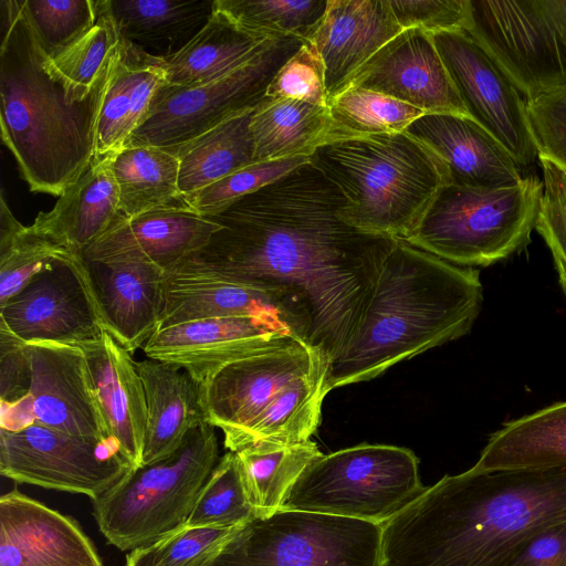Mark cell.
Listing matches in <instances>:
<instances>
[{"label": "cell", "instance_id": "1", "mask_svg": "<svg viewBox=\"0 0 566 566\" xmlns=\"http://www.w3.org/2000/svg\"><path fill=\"white\" fill-rule=\"evenodd\" d=\"M345 203L308 161L209 217L220 229L171 271L284 294L305 343L328 365L358 324L397 240L347 223Z\"/></svg>", "mask_w": 566, "mask_h": 566}, {"label": "cell", "instance_id": "2", "mask_svg": "<svg viewBox=\"0 0 566 566\" xmlns=\"http://www.w3.org/2000/svg\"><path fill=\"white\" fill-rule=\"evenodd\" d=\"M566 522V468L444 475L382 525L381 566H505Z\"/></svg>", "mask_w": 566, "mask_h": 566}, {"label": "cell", "instance_id": "3", "mask_svg": "<svg viewBox=\"0 0 566 566\" xmlns=\"http://www.w3.org/2000/svg\"><path fill=\"white\" fill-rule=\"evenodd\" d=\"M0 8L1 139L31 191L60 197L95 163L115 51L91 90L74 86L42 48L22 0H1Z\"/></svg>", "mask_w": 566, "mask_h": 566}, {"label": "cell", "instance_id": "4", "mask_svg": "<svg viewBox=\"0 0 566 566\" xmlns=\"http://www.w3.org/2000/svg\"><path fill=\"white\" fill-rule=\"evenodd\" d=\"M482 302L476 269L397 239L358 324L327 365L326 392L370 380L399 361L464 336Z\"/></svg>", "mask_w": 566, "mask_h": 566}, {"label": "cell", "instance_id": "5", "mask_svg": "<svg viewBox=\"0 0 566 566\" xmlns=\"http://www.w3.org/2000/svg\"><path fill=\"white\" fill-rule=\"evenodd\" d=\"M310 161L345 197L342 217L347 223L401 240L450 184L439 157L406 132L329 140Z\"/></svg>", "mask_w": 566, "mask_h": 566}, {"label": "cell", "instance_id": "6", "mask_svg": "<svg viewBox=\"0 0 566 566\" xmlns=\"http://www.w3.org/2000/svg\"><path fill=\"white\" fill-rule=\"evenodd\" d=\"M218 461L214 427L205 422L191 429L175 452L133 469L92 500L101 533L118 549L130 552L185 527Z\"/></svg>", "mask_w": 566, "mask_h": 566}, {"label": "cell", "instance_id": "7", "mask_svg": "<svg viewBox=\"0 0 566 566\" xmlns=\"http://www.w3.org/2000/svg\"><path fill=\"white\" fill-rule=\"evenodd\" d=\"M543 182L535 177L504 187L447 185L403 241L460 266H488L531 240Z\"/></svg>", "mask_w": 566, "mask_h": 566}, {"label": "cell", "instance_id": "8", "mask_svg": "<svg viewBox=\"0 0 566 566\" xmlns=\"http://www.w3.org/2000/svg\"><path fill=\"white\" fill-rule=\"evenodd\" d=\"M424 489L418 458L411 450L360 443L322 454L312 462L290 490L281 510L384 525Z\"/></svg>", "mask_w": 566, "mask_h": 566}, {"label": "cell", "instance_id": "9", "mask_svg": "<svg viewBox=\"0 0 566 566\" xmlns=\"http://www.w3.org/2000/svg\"><path fill=\"white\" fill-rule=\"evenodd\" d=\"M382 525L280 510L242 525L209 566H381Z\"/></svg>", "mask_w": 566, "mask_h": 566}, {"label": "cell", "instance_id": "10", "mask_svg": "<svg viewBox=\"0 0 566 566\" xmlns=\"http://www.w3.org/2000/svg\"><path fill=\"white\" fill-rule=\"evenodd\" d=\"M303 43L296 38H277L253 59L217 78L190 86L166 83L126 146L176 148L255 108L275 73Z\"/></svg>", "mask_w": 566, "mask_h": 566}, {"label": "cell", "instance_id": "11", "mask_svg": "<svg viewBox=\"0 0 566 566\" xmlns=\"http://www.w3.org/2000/svg\"><path fill=\"white\" fill-rule=\"evenodd\" d=\"M133 469L114 446L38 423L18 431L0 429V473L17 483L94 500Z\"/></svg>", "mask_w": 566, "mask_h": 566}, {"label": "cell", "instance_id": "12", "mask_svg": "<svg viewBox=\"0 0 566 566\" xmlns=\"http://www.w3.org/2000/svg\"><path fill=\"white\" fill-rule=\"evenodd\" d=\"M467 31L525 101L566 86L556 38L537 0H470Z\"/></svg>", "mask_w": 566, "mask_h": 566}, {"label": "cell", "instance_id": "13", "mask_svg": "<svg viewBox=\"0 0 566 566\" xmlns=\"http://www.w3.org/2000/svg\"><path fill=\"white\" fill-rule=\"evenodd\" d=\"M432 38L469 116L521 169L533 164L537 151L520 91L467 31L437 32Z\"/></svg>", "mask_w": 566, "mask_h": 566}, {"label": "cell", "instance_id": "14", "mask_svg": "<svg viewBox=\"0 0 566 566\" xmlns=\"http://www.w3.org/2000/svg\"><path fill=\"white\" fill-rule=\"evenodd\" d=\"M327 364L300 338L289 336L220 369L201 387L206 420L223 437L245 428L290 382Z\"/></svg>", "mask_w": 566, "mask_h": 566}, {"label": "cell", "instance_id": "15", "mask_svg": "<svg viewBox=\"0 0 566 566\" xmlns=\"http://www.w3.org/2000/svg\"><path fill=\"white\" fill-rule=\"evenodd\" d=\"M0 321L24 343L80 346L104 332L78 255L57 262L0 305Z\"/></svg>", "mask_w": 566, "mask_h": 566}, {"label": "cell", "instance_id": "16", "mask_svg": "<svg viewBox=\"0 0 566 566\" xmlns=\"http://www.w3.org/2000/svg\"><path fill=\"white\" fill-rule=\"evenodd\" d=\"M25 344L31 365L28 396L34 423L117 448L83 349L51 342Z\"/></svg>", "mask_w": 566, "mask_h": 566}, {"label": "cell", "instance_id": "17", "mask_svg": "<svg viewBox=\"0 0 566 566\" xmlns=\"http://www.w3.org/2000/svg\"><path fill=\"white\" fill-rule=\"evenodd\" d=\"M289 336L296 337L264 317H211L159 328L144 352L147 358L180 366L202 387L224 366Z\"/></svg>", "mask_w": 566, "mask_h": 566}, {"label": "cell", "instance_id": "18", "mask_svg": "<svg viewBox=\"0 0 566 566\" xmlns=\"http://www.w3.org/2000/svg\"><path fill=\"white\" fill-rule=\"evenodd\" d=\"M220 224L184 202L132 218L120 212L111 228L78 256L91 262H142L166 273L207 244Z\"/></svg>", "mask_w": 566, "mask_h": 566}, {"label": "cell", "instance_id": "19", "mask_svg": "<svg viewBox=\"0 0 566 566\" xmlns=\"http://www.w3.org/2000/svg\"><path fill=\"white\" fill-rule=\"evenodd\" d=\"M350 87L387 95L426 113L469 116L432 33L421 29L399 33L357 73Z\"/></svg>", "mask_w": 566, "mask_h": 566}, {"label": "cell", "instance_id": "20", "mask_svg": "<svg viewBox=\"0 0 566 566\" xmlns=\"http://www.w3.org/2000/svg\"><path fill=\"white\" fill-rule=\"evenodd\" d=\"M0 566H103L80 524L13 489L0 497Z\"/></svg>", "mask_w": 566, "mask_h": 566}, {"label": "cell", "instance_id": "21", "mask_svg": "<svg viewBox=\"0 0 566 566\" xmlns=\"http://www.w3.org/2000/svg\"><path fill=\"white\" fill-rule=\"evenodd\" d=\"M402 31L389 0H328L319 24L304 42L323 64L327 102Z\"/></svg>", "mask_w": 566, "mask_h": 566}, {"label": "cell", "instance_id": "22", "mask_svg": "<svg viewBox=\"0 0 566 566\" xmlns=\"http://www.w3.org/2000/svg\"><path fill=\"white\" fill-rule=\"evenodd\" d=\"M82 260L103 331L135 352L160 327L165 272L149 263Z\"/></svg>", "mask_w": 566, "mask_h": 566}, {"label": "cell", "instance_id": "23", "mask_svg": "<svg viewBox=\"0 0 566 566\" xmlns=\"http://www.w3.org/2000/svg\"><path fill=\"white\" fill-rule=\"evenodd\" d=\"M405 132L439 157L451 185L493 188L523 179L507 150L470 116L427 113Z\"/></svg>", "mask_w": 566, "mask_h": 566}, {"label": "cell", "instance_id": "24", "mask_svg": "<svg viewBox=\"0 0 566 566\" xmlns=\"http://www.w3.org/2000/svg\"><path fill=\"white\" fill-rule=\"evenodd\" d=\"M227 316L269 318L305 342L296 312L280 292L185 271L165 274V306L159 328Z\"/></svg>", "mask_w": 566, "mask_h": 566}, {"label": "cell", "instance_id": "25", "mask_svg": "<svg viewBox=\"0 0 566 566\" xmlns=\"http://www.w3.org/2000/svg\"><path fill=\"white\" fill-rule=\"evenodd\" d=\"M80 347L85 354L111 438L134 469L142 467L147 406L132 353L106 332Z\"/></svg>", "mask_w": 566, "mask_h": 566}, {"label": "cell", "instance_id": "26", "mask_svg": "<svg viewBox=\"0 0 566 566\" xmlns=\"http://www.w3.org/2000/svg\"><path fill=\"white\" fill-rule=\"evenodd\" d=\"M159 61L120 36L97 118L94 164L124 148L143 123L155 94L167 83Z\"/></svg>", "mask_w": 566, "mask_h": 566}, {"label": "cell", "instance_id": "27", "mask_svg": "<svg viewBox=\"0 0 566 566\" xmlns=\"http://www.w3.org/2000/svg\"><path fill=\"white\" fill-rule=\"evenodd\" d=\"M147 421L142 465L175 452L188 432L207 422L200 385L180 366L147 358L136 361Z\"/></svg>", "mask_w": 566, "mask_h": 566}, {"label": "cell", "instance_id": "28", "mask_svg": "<svg viewBox=\"0 0 566 566\" xmlns=\"http://www.w3.org/2000/svg\"><path fill=\"white\" fill-rule=\"evenodd\" d=\"M119 213V190L107 159L94 164L29 228L74 255L98 240Z\"/></svg>", "mask_w": 566, "mask_h": 566}, {"label": "cell", "instance_id": "29", "mask_svg": "<svg viewBox=\"0 0 566 566\" xmlns=\"http://www.w3.org/2000/svg\"><path fill=\"white\" fill-rule=\"evenodd\" d=\"M566 468V401L511 420L493 432L475 472Z\"/></svg>", "mask_w": 566, "mask_h": 566}, {"label": "cell", "instance_id": "30", "mask_svg": "<svg viewBox=\"0 0 566 566\" xmlns=\"http://www.w3.org/2000/svg\"><path fill=\"white\" fill-rule=\"evenodd\" d=\"M254 161L308 156L321 145L353 135L337 127L328 106L265 97L252 112Z\"/></svg>", "mask_w": 566, "mask_h": 566}, {"label": "cell", "instance_id": "31", "mask_svg": "<svg viewBox=\"0 0 566 566\" xmlns=\"http://www.w3.org/2000/svg\"><path fill=\"white\" fill-rule=\"evenodd\" d=\"M120 36L159 59L172 56L207 24L214 0H109Z\"/></svg>", "mask_w": 566, "mask_h": 566}, {"label": "cell", "instance_id": "32", "mask_svg": "<svg viewBox=\"0 0 566 566\" xmlns=\"http://www.w3.org/2000/svg\"><path fill=\"white\" fill-rule=\"evenodd\" d=\"M276 39L244 30L214 8L202 30L179 52L160 59L159 63L167 84L196 85L241 66Z\"/></svg>", "mask_w": 566, "mask_h": 566}, {"label": "cell", "instance_id": "33", "mask_svg": "<svg viewBox=\"0 0 566 566\" xmlns=\"http://www.w3.org/2000/svg\"><path fill=\"white\" fill-rule=\"evenodd\" d=\"M326 367H321L290 382L245 428L224 437L228 451L271 443L294 444L311 440L326 396Z\"/></svg>", "mask_w": 566, "mask_h": 566}, {"label": "cell", "instance_id": "34", "mask_svg": "<svg viewBox=\"0 0 566 566\" xmlns=\"http://www.w3.org/2000/svg\"><path fill=\"white\" fill-rule=\"evenodd\" d=\"M253 109L229 118L188 144L167 149L179 159L181 197L255 163L250 129Z\"/></svg>", "mask_w": 566, "mask_h": 566}, {"label": "cell", "instance_id": "35", "mask_svg": "<svg viewBox=\"0 0 566 566\" xmlns=\"http://www.w3.org/2000/svg\"><path fill=\"white\" fill-rule=\"evenodd\" d=\"M119 190V212L132 218L181 201L179 159L155 146H126L106 158Z\"/></svg>", "mask_w": 566, "mask_h": 566}, {"label": "cell", "instance_id": "36", "mask_svg": "<svg viewBox=\"0 0 566 566\" xmlns=\"http://www.w3.org/2000/svg\"><path fill=\"white\" fill-rule=\"evenodd\" d=\"M235 453L256 518H266L280 511L300 475L323 454L312 440L294 444L260 443Z\"/></svg>", "mask_w": 566, "mask_h": 566}, {"label": "cell", "instance_id": "37", "mask_svg": "<svg viewBox=\"0 0 566 566\" xmlns=\"http://www.w3.org/2000/svg\"><path fill=\"white\" fill-rule=\"evenodd\" d=\"M75 255L22 226L0 200V305L57 262Z\"/></svg>", "mask_w": 566, "mask_h": 566}, {"label": "cell", "instance_id": "38", "mask_svg": "<svg viewBox=\"0 0 566 566\" xmlns=\"http://www.w3.org/2000/svg\"><path fill=\"white\" fill-rule=\"evenodd\" d=\"M328 0H214V8L244 30L305 42L319 24Z\"/></svg>", "mask_w": 566, "mask_h": 566}, {"label": "cell", "instance_id": "39", "mask_svg": "<svg viewBox=\"0 0 566 566\" xmlns=\"http://www.w3.org/2000/svg\"><path fill=\"white\" fill-rule=\"evenodd\" d=\"M254 518L238 454L228 451L219 459L201 488L185 526L234 527Z\"/></svg>", "mask_w": 566, "mask_h": 566}, {"label": "cell", "instance_id": "40", "mask_svg": "<svg viewBox=\"0 0 566 566\" xmlns=\"http://www.w3.org/2000/svg\"><path fill=\"white\" fill-rule=\"evenodd\" d=\"M337 127L353 135L398 134L427 114L387 95L350 87L327 102Z\"/></svg>", "mask_w": 566, "mask_h": 566}, {"label": "cell", "instance_id": "41", "mask_svg": "<svg viewBox=\"0 0 566 566\" xmlns=\"http://www.w3.org/2000/svg\"><path fill=\"white\" fill-rule=\"evenodd\" d=\"M119 40L109 0H99L95 24L54 56L53 64L72 85L91 90L107 67Z\"/></svg>", "mask_w": 566, "mask_h": 566}, {"label": "cell", "instance_id": "42", "mask_svg": "<svg viewBox=\"0 0 566 566\" xmlns=\"http://www.w3.org/2000/svg\"><path fill=\"white\" fill-rule=\"evenodd\" d=\"M241 526H185L149 546L130 551L125 566L208 565Z\"/></svg>", "mask_w": 566, "mask_h": 566}, {"label": "cell", "instance_id": "43", "mask_svg": "<svg viewBox=\"0 0 566 566\" xmlns=\"http://www.w3.org/2000/svg\"><path fill=\"white\" fill-rule=\"evenodd\" d=\"M42 48L53 59L96 22L99 0H22Z\"/></svg>", "mask_w": 566, "mask_h": 566}, {"label": "cell", "instance_id": "44", "mask_svg": "<svg viewBox=\"0 0 566 566\" xmlns=\"http://www.w3.org/2000/svg\"><path fill=\"white\" fill-rule=\"evenodd\" d=\"M308 161V156H297L254 163L198 191L182 196L181 201L200 216H217L239 199Z\"/></svg>", "mask_w": 566, "mask_h": 566}, {"label": "cell", "instance_id": "45", "mask_svg": "<svg viewBox=\"0 0 566 566\" xmlns=\"http://www.w3.org/2000/svg\"><path fill=\"white\" fill-rule=\"evenodd\" d=\"M543 171V195L535 229L547 244L566 295V169L538 157Z\"/></svg>", "mask_w": 566, "mask_h": 566}, {"label": "cell", "instance_id": "46", "mask_svg": "<svg viewBox=\"0 0 566 566\" xmlns=\"http://www.w3.org/2000/svg\"><path fill=\"white\" fill-rule=\"evenodd\" d=\"M526 116L537 157L566 169V86L526 101Z\"/></svg>", "mask_w": 566, "mask_h": 566}, {"label": "cell", "instance_id": "47", "mask_svg": "<svg viewBox=\"0 0 566 566\" xmlns=\"http://www.w3.org/2000/svg\"><path fill=\"white\" fill-rule=\"evenodd\" d=\"M265 97L327 106L323 64L305 43L275 73Z\"/></svg>", "mask_w": 566, "mask_h": 566}, {"label": "cell", "instance_id": "48", "mask_svg": "<svg viewBox=\"0 0 566 566\" xmlns=\"http://www.w3.org/2000/svg\"><path fill=\"white\" fill-rule=\"evenodd\" d=\"M389 6L402 30L437 33L468 31L471 25L470 0H389Z\"/></svg>", "mask_w": 566, "mask_h": 566}, {"label": "cell", "instance_id": "49", "mask_svg": "<svg viewBox=\"0 0 566 566\" xmlns=\"http://www.w3.org/2000/svg\"><path fill=\"white\" fill-rule=\"evenodd\" d=\"M31 365L27 344L0 321V402L12 406L28 397Z\"/></svg>", "mask_w": 566, "mask_h": 566}, {"label": "cell", "instance_id": "50", "mask_svg": "<svg viewBox=\"0 0 566 566\" xmlns=\"http://www.w3.org/2000/svg\"><path fill=\"white\" fill-rule=\"evenodd\" d=\"M505 566H566V522L531 537Z\"/></svg>", "mask_w": 566, "mask_h": 566}, {"label": "cell", "instance_id": "51", "mask_svg": "<svg viewBox=\"0 0 566 566\" xmlns=\"http://www.w3.org/2000/svg\"><path fill=\"white\" fill-rule=\"evenodd\" d=\"M556 38L566 73V0H537Z\"/></svg>", "mask_w": 566, "mask_h": 566}, {"label": "cell", "instance_id": "52", "mask_svg": "<svg viewBox=\"0 0 566 566\" xmlns=\"http://www.w3.org/2000/svg\"><path fill=\"white\" fill-rule=\"evenodd\" d=\"M203 566H209V564L208 565H203Z\"/></svg>", "mask_w": 566, "mask_h": 566}]
</instances>
